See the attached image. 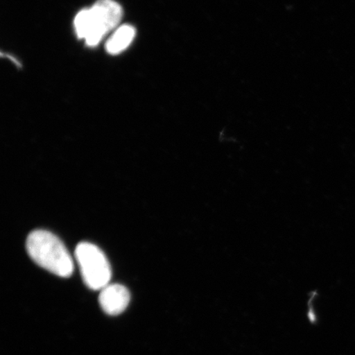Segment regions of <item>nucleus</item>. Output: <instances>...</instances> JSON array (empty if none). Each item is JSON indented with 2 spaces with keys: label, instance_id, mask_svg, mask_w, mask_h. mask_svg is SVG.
I'll list each match as a JSON object with an SVG mask.
<instances>
[{
  "label": "nucleus",
  "instance_id": "5",
  "mask_svg": "<svg viewBox=\"0 0 355 355\" xmlns=\"http://www.w3.org/2000/svg\"><path fill=\"white\" fill-rule=\"evenodd\" d=\"M136 30L130 25H123L115 31L106 43V51L111 55H117L125 51L135 39Z\"/></svg>",
  "mask_w": 355,
  "mask_h": 355
},
{
  "label": "nucleus",
  "instance_id": "2",
  "mask_svg": "<svg viewBox=\"0 0 355 355\" xmlns=\"http://www.w3.org/2000/svg\"><path fill=\"white\" fill-rule=\"evenodd\" d=\"M123 17L121 6L114 0H98L94 6L80 11L74 19L79 38L89 46H96L105 35L116 28Z\"/></svg>",
  "mask_w": 355,
  "mask_h": 355
},
{
  "label": "nucleus",
  "instance_id": "4",
  "mask_svg": "<svg viewBox=\"0 0 355 355\" xmlns=\"http://www.w3.org/2000/svg\"><path fill=\"white\" fill-rule=\"evenodd\" d=\"M130 302V293L125 286L119 284H109L102 288L99 303L105 313L115 316L121 314Z\"/></svg>",
  "mask_w": 355,
  "mask_h": 355
},
{
  "label": "nucleus",
  "instance_id": "1",
  "mask_svg": "<svg viewBox=\"0 0 355 355\" xmlns=\"http://www.w3.org/2000/svg\"><path fill=\"white\" fill-rule=\"evenodd\" d=\"M26 250L35 263L60 277H69L73 261L63 242L47 230H34L26 239Z\"/></svg>",
  "mask_w": 355,
  "mask_h": 355
},
{
  "label": "nucleus",
  "instance_id": "3",
  "mask_svg": "<svg viewBox=\"0 0 355 355\" xmlns=\"http://www.w3.org/2000/svg\"><path fill=\"white\" fill-rule=\"evenodd\" d=\"M84 283L93 291H101L110 284L111 268L104 252L95 244L83 242L75 250Z\"/></svg>",
  "mask_w": 355,
  "mask_h": 355
}]
</instances>
